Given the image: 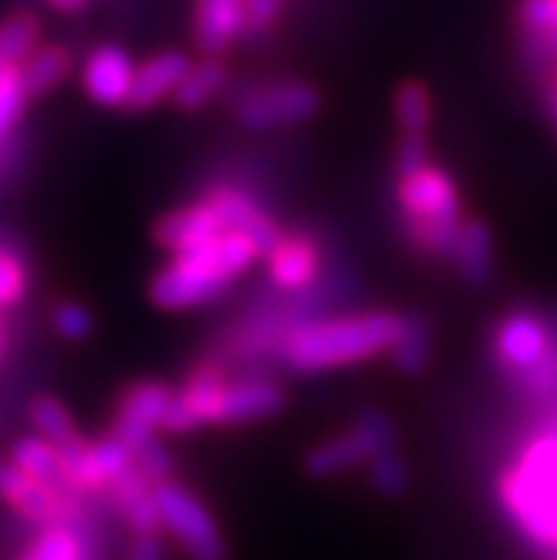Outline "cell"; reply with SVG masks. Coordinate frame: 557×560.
Returning a JSON list of instances; mask_svg holds the SVG:
<instances>
[{
  "label": "cell",
  "instance_id": "cell-6",
  "mask_svg": "<svg viewBox=\"0 0 557 560\" xmlns=\"http://www.w3.org/2000/svg\"><path fill=\"white\" fill-rule=\"evenodd\" d=\"M231 279L219 277L205 265L194 262L190 256L177 254L174 262L165 265L151 279V302L163 311H188V307L208 305L213 299L225 296Z\"/></svg>",
  "mask_w": 557,
  "mask_h": 560
},
{
  "label": "cell",
  "instance_id": "cell-16",
  "mask_svg": "<svg viewBox=\"0 0 557 560\" xmlns=\"http://www.w3.org/2000/svg\"><path fill=\"white\" fill-rule=\"evenodd\" d=\"M245 32V0H197L194 35L208 57L231 49L233 40Z\"/></svg>",
  "mask_w": 557,
  "mask_h": 560
},
{
  "label": "cell",
  "instance_id": "cell-4",
  "mask_svg": "<svg viewBox=\"0 0 557 560\" xmlns=\"http://www.w3.org/2000/svg\"><path fill=\"white\" fill-rule=\"evenodd\" d=\"M154 501L163 526L179 540L190 560H228L225 538L217 521L188 487L171 478L154 483Z\"/></svg>",
  "mask_w": 557,
  "mask_h": 560
},
{
  "label": "cell",
  "instance_id": "cell-30",
  "mask_svg": "<svg viewBox=\"0 0 557 560\" xmlns=\"http://www.w3.org/2000/svg\"><path fill=\"white\" fill-rule=\"evenodd\" d=\"M395 120L404 128V135H423L432 120L430 94L421 83H404L395 92Z\"/></svg>",
  "mask_w": 557,
  "mask_h": 560
},
{
  "label": "cell",
  "instance_id": "cell-31",
  "mask_svg": "<svg viewBox=\"0 0 557 560\" xmlns=\"http://www.w3.org/2000/svg\"><path fill=\"white\" fill-rule=\"evenodd\" d=\"M94 447V458H97V469L103 481H106V490L112 487L117 478H123L128 469L135 467V450L128 447L126 441L120 439L117 433L103 435Z\"/></svg>",
  "mask_w": 557,
  "mask_h": 560
},
{
  "label": "cell",
  "instance_id": "cell-12",
  "mask_svg": "<svg viewBox=\"0 0 557 560\" xmlns=\"http://www.w3.org/2000/svg\"><path fill=\"white\" fill-rule=\"evenodd\" d=\"M222 231H228L225 220L219 217V211L213 208V202L208 197L194 202V206L177 208V211L165 213L163 220L156 222L154 236L163 248L174 250V254H183V250L197 248L211 242L213 236H219Z\"/></svg>",
  "mask_w": 557,
  "mask_h": 560
},
{
  "label": "cell",
  "instance_id": "cell-44",
  "mask_svg": "<svg viewBox=\"0 0 557 560\" xmlns=\"http://www.w3.org/2000/svg\"><path fill=\"white\" fill-rule=\"evenodd\" d=\"M555 108H557V89H555Z\"/></svg>",
  "mask_w": 557,
  "mask_h": 560
},
{
  "label": "cell",
  "instance_id": "cell-20",
  "mask_svg": "<svg viewBox=\"0 0 557 560\" xmlns=\"http://www.w3.org/2000/svg\"><path fill=\"white\" fill-rule=\"evenodd\" d=\"M12 464L18 469H23L26 476L37 478V481L49 483L55 490L66 492V495H74L66 481L63 464H60V453L51 441H46L43 435H26V439H18L12 447Z\"/></svg>",
  "mask_w": 557,
  "mask_h": 560
},
{
  "label": "cell",
  "instance_id": "cell-14",
  "mask_svg": "<svg viewBox=\"0 0 557 560\" xmlns=\"http://www.w3.org/2000/svg\"><path fill=\"white\" fill-rule=\"evenodd\" d=\"M188 69L190 57L179 49H169L149 57L146 63L137 66L135 85H131L126 108H131V112H146V108H154L156 103H163L165 97L177 92V85L183 83Z\"/></svg>",
  "mask_w": 557,
  "mask_h": 560
},
{
  "label": "cell",
  "instance_id": "cell-34",
  "mask_svg": "<svg viewBox=\"0 0 557 560\" xmlns=\"http://www.w3.org/2000/svg\"><path fill=\"white\" fill-rule=\"evenodd\" d=\"M51 325L66 341H83L92 336L94 316L92 311L80 302H60L51 313Z\"/></svg>",
  "mask_w": 557,
  "mask_h": 560
},
{
  "label": "cell",
  "instance_id": "cell-27",
  "mask_svg": "<svg viewBox=\"0 0 557 560\" xmlns=\"http://www.w3.org/2000/svg\"><path fill=\"white\" fill-rule=\"evenodd\" d=\"M37 40H40V21L35 14H12L0 23V60L23 66V60L37 49Z\"/></svg>",
  "mask_w": 557,
  "mask_h": 560
},
{
  "label": "cell",
  "instance_id": "cell-36",
  "mask_svg": "<svg viewBox=\"0 0 557 560\" xmlns=\"http://www.w3.org/2000/svg\"><path fill=\"white\" fill-rule=\"evenodd\" d=\"M135 467L140 469L142 476L149 478L151 483L169 481L174 462H171V453L160 444V439H149L140 450H135Z\"/></svg>",
  "mask_w": 557,
  "mask_h": 560
},
{
  "label": "cell",
  "instance_id": "cell-3",
  "mask_svg": "<svg viewBox=\"0 0 557 560\" xmlns=\"http://www.w3.org/2000/svg\"><path fill=\"white\" fill-rule=\"evenodd\" d=\"M398 208L404 228L418 248L436 256H452L461 231V197L452 177L438 165L398 177Z\"/></svg>",
  "mask_w": 557,
  "mask_h": 560
},
{
  "label": "cell",
  "instance_id": "cell-23",
  "mask_svg": "<svg viewBox=\"0 0 557 560\" xmlns=\"http://www.w3.org/2000/svg\"><path fill=\"white\" fill-rule=\"evenodd\" d=\"M21 71L28 97H43L69 78L71 55L66 46H40L23 60Z\"/></svg>",
  "mask_w": 557,
  "mask_h": 560
},
{
  "label": "cell",
  "instance_id": "cell-13",
  "mask_svg": "<svg viewBox=\"0 0 557 560\" xmlns=\"http://www.w3.org/2000/svg\"><path fill=\"white\" fill-rule=\"evenodd\" d=\"M268 277L279 291L311 288L322 268V250L307 234H282L268 256Z\"/></svg>",
  "mask_w": 557,
  "mask_h": 560
},
{
  "label": "cell",
  "instance_id": "cell-33",
  "mask_svg": "<svg viewBox=\"0 0 557 560\" xmlns=\"http://www.w3.org/2000/svg\"><path fill=\"white\" fill-rule=\"evenodd\" d=\"M353 435L361 441V444H364V450H368L370 458H373L375 453H381V450L395 447V430H393V424H390L387 416H384L381 410L361 412L359 419H356Z\"/></svg>",
  "mask_w": 557,
  "mask_h": 560
},
{
  "label": "cell",
  "instance_id": "cell-21",
  "mask_svg": "<svg viewBox=\"0 0 557 560\" xmlns=\"http://www.w3.org/2000/svg\"><path fill=\"white\" fill-rule=\"evenodd\" d=\"M228 85V66L217 57H205L199 63H190L188 74L183 78V83L177 85V92L171 94L174 103L185 112H199L202 106H208L213 97H217L222 89Z\"/></svg>",
  "mask_w": 557,
  "mask_h": 560
},
{
  "label": "cell",
  "instance_id": "cell-39",
  "mask_svg": "<svg viewBox=\"0 0 557 560\" xmlns=\"http://www.w3.org/2000/svg\"><path fill=\"white\" fill-rule=\"evenodd\" d=\"M521 18L530 32L549 35L552 26H555V3L552 0H523Z\"/></svg>",
  "mask_w": 557,
  "mask_h": 560
},
{
  "label": "cell",
  "instance_id": "cell-18",
  "mask_svg": "<svg viewBox=\"0 0 557 560\" xmlns=\"http://www.w3.org/2000/svg\"><path fill=\"white\" fill-rule=\"evenodd\" d=\"M18 560H94L92 535L80 521L43 526Z\"/></svg>",
  "mask_w": 557,
  "mask_h": 560
},
{
  "label": "cell",
  "instance_id": "cell-29",
  "mask_svg": "<svg viewBox=\"0 0 557 560\" xmlns=\"http://www.w3.org/2000/svg\"><path fill=\"white\" fill-rule=\"evenodd\" d=\"M28 419L35 424L37 435H43L51 444H63L74 433V421H71L69 410H66L63 401H57L55 396H37L28 407Z\"/></svg>",
  "mask_w": 557,
  "mask_h": 560
},
{
  "label": "cell",
  "instance_id": "cell-42",
  "mask_svg": "<svg viewBox=\"0 0 557 560\" xmlns=\"http://www.w3.org/2000/svg\"><path fill=\"white\" fill-rule=\"evenodd\" d=\"M552 3H555V26L549 32V49L557 51V0H552Z\"/></svg>",
  "mask_w": 557,
  "mask_h": 560
},
{
  "label": "cell",
  "instance_id": "cell-9",
  "mask_svg": "<svg viewBox=\"0 0 557 560\" xmlns=\"http://www.w3.org/2000/svg\"><path fill=\"white\" fill-rule=\"evenodd\" d=\"M174 390L165 384L142 382L126 390L120 407H117V421H114V433L120 435L131 450H140L149 439H154L156 430L163 427L165 410Z\"/></svg>",
  "mask_w": 557,
  "mask_h": 560
},
{
  "label": "cell",
  "instance_id": "cell-2",
  "mask_svg": "<svg viewBox=\"0 0 557 560\" xmlns=\"http://www.w3.org/2000/svg\"><path fill=\"white\" fill-rule=\"evenodd\" d=\"M503 510L532 544L557 549V435H541L523 450L498 483Z\"/></svg>",
  "mask_w": 557,
  "mask_h": 560
},
{
  "label": "cell",
  "instance_id": "cell-15",
  "mask_svg": "<svg viewBox=\"0 0 557 560\" xmlns=\"http://www.w3.org/2000/svg\"><path fill=\"white\" fill-rule=\"evenodd\" d=\"M285 396L268 378H245L228 382L219 398L217 424H247V421L270 419L282 410Z\"/></svg>",
  "mask_w": 557,
  "mask_h": 560
},
{
  "label": "cell",
  "instance_id": "cell-19",
  "mask_svg": "<svg viewBox=\"0 0 557 560\" xmlns=\"http://www.w3.org/2000/svg\"><path fill=\"white\" fill-rule=\"evenodd\" d=\"M452 259L461 268V277L466 279L475 288H484V284L492 279V262H495V248L492 236H489V228L480 220H464L461 222L459 240H455V248H452Z\"/></svg>",
  "mask_w": 557,
  "mask_h": 560
},
{
  "label": "cell",
  "instance_id": "cell-43",
  "mask_svg": "<svg viewBox=\"0 0 557 560\" xmlns=\"http://www.w3.org/2000/svg\"><path fill=\"white\" fill-rule=\"evenodd\" d=\"M0 355H3V330H0Z\"/></svg>",
  "mask_w": 557,
  "mask_h": 560
},
{
  "label": "cell",
  "instance_id": "cell-7",
  "mask_svg": "<svg viewBox=\"0 0 557 560\" xmlns=\"http://www.w3.org/2000/svg\"><path fill=\"white\" fill-rule=\"evenodd\" d=\"M0 498L21 512L23 518L32 524L51 526V524H71L80 521V510L74 504V495L55 490L49 483L26 476L14 464L0 467Z\"/></svg>",
  "mask_w": 557,
  "mask_h": 560
},
{
  "label": "cell",
  "instance_id": "cell-38",
  "mask_svg": "<svg viewBox=\"0 0 557 560\" xmlns=\"http://www.w3.org/2000/svg\"><path fill=\"white\" fill-rule=\"evenodd\" d=\"M430 163L427 160V142L423 135H404L398 140V149H395V174L398 177H407V174H416L418 168Z\"/></svg>",
  "mask_w": 557,
  "mask_h": 560
},
{
  "label": "cell",
  "instance_id": "cell-22",
  "mask_svg": "<svg viewBox=\"0 0 557 560\" xmlns=\"http://www.w3.org/2000/svg\"><path fill=\"white\" fill-rule=\"evenodd\" d=\"M225 373L219 368H211V364H202L188 376L183 390L177 393L183 398V405L188 407V412L194 416L197 427L205 424H217V412H219V398H222V390H225Z\"/></svg>",
  "mask_w": 557,
  "mask_h": 560
},
{
  "label": "cell",
  "instance_id": "cell-25",
  "mask_svg": "<svg viewBox=\"0 0 557 560\" xmlns=\"http://www.w3.org/2000/svg\"><path fill=\"white\" fill-rule=\"evenodd\" d=\"M368 458V450L353 433L339 435V439L325 441V444H318V447L304 455V472L311 478H330L339 476L341 469L359 467Z\"/></svg>",
  "mask_w": 557,
  "mask_h": 560
},
{
  "label": "cell",
  "instance_id": "cell-37",
  "mask_svg": "<svg viewBox=\"0 0 557 560\" xmlns=\"http://www.w3.org/2000/svg\"><path fill=\"white\" fill-rule=\"evenodd\" d=\"M285 0H245V32L242 37L265 35L282 14Z\"/></svg>",
  "mask_w": 557,
  "mask_h": 560
},
{
  "label": "cell",
  "instance_id": "cell-10",
  "mask_svg": "<svg viewBox=\"0 0 557 560\" xmlns=\"http://www.w3.org/2000/svg\"><path fill=\"white\" fill-rule=\"evenodd\" d=\"M549 334L532 313H512L495 330V353L509 370L530 373L549 355Z\"/></svg>",
  "mask_w": 557,
  "mask_h": 560
},
{
  "label": "cell",
  "instance_id": "cell-40",
  "mask_svg": "<svg viewBox=\"0 0 557 560\" xmlns=\"http://www.w3.org/2000/svg\"><path fill=\"white\" fill-rule=\"evenodd\" d=\"M128 560H165V544L160 535H140L128 552Z\"/></svg>",
  "mask_w": 557,
  "mask_h": 560
},
{
  "label": "cell",
  "instance_id": "cell-26",
  "mask_svg": "<svg viewBox=\"0 0 557 560\" xmlns=\"http://www.w3.org/2000/svg\"><path fill=\"white\" fill-rule=\"evenodd\" d=\"M57 453H60V464H63L66 481H69L71 492L74 495H89V492L106 490V481L100 476L97 458H94V447L80 435H71L69 441L57 444Z\"/></svg>",
  "mask_w": 557,
  "mask_h": 560
},
{
  "label": "cell",
  "instance_id": "cell-28",
  "mask_svg": "<svg viewBox=\"0 0 557 560\" xmlns=\"http://www.w3.org/2000/svg\"><path fill=\"white\" fill-rule=\"evenodd\" d=\"M26 85H23V71L18 63H3L0 60V149L7 137L12 135L26 108Z\"/></svg>",
  "mask_w": 557,
  "mask_h": 560
},
{
  "label": "cell",
  "instance_id": "cell-5",
  "mask_svg": "<svg viewBox=\"0 0 557 560\" xmlns=\"http://www.w3.org/2000/svg\"><path fill=\"white\" fill-rule=\"evenodd\" d=\"M322 97L311 83L302 80H274L256 83L236 94L233 108L236 120L251 131H274V128L299 126L316 117Z\"/></svg>",
  "mask_w": 557,
  "mask_h": 560
},
{
  "label": "cell",
  "instance_id": "cell-41",
  "mask_svg": "<svg viewBox=\"0 0 557 560\" xmlns=\"http://www.w3.org/2000/svg\"><path fill=\"white\" fill-rule=\"evenodd\" d=\"M57 12H80L89 0H49Z\"/></svg>",
  "mask_w": 557,
  "mask_h": 560
},
{
  "label": "cell",
  "instance_id": "cell-32",
  "mask_svg": "<svg viewBox=\"0 0 557 560\" xmlns=\"http://www.w3.org/2000/svg\"><path fill=\"white\" fill-rule=\"evenodd\" d=\"M368 464L370 481L375 483V490H381L384 495H402V492L407 490V464L402 462V455L395 453V447L381 450V453H375Z\"/></svg>",
  "mask_w": 557,
  "mask_h": 560
},
{
  "label": "cell",
  "instance_id": "cell-8",
  "mask_svg": "<svg viewBox=\"0 0 557 560\" xmlns=\"http://www.w3.org/2000/svg\"><path fill=\"white\" fill-rule=\"evenodd\" d=\"M137 66L126 49L103 43L89 51L83 66V89L85 94L106 108H120L128 103L131 85H135Z\"/></svg>",
  "mask_w": 557,
  "mask_h": 560
},
{
  "label": "cell",
  "instance_id": "cell-1",
  "mask_svg": "<svg viewBox=\"0 0 557 560\" xmlns=\"http://www.w3.org/2000/svg\"><path fill=\"white\" fill-rule=\"evenodd\" d=\"M398 325H402V316L387 311L316 319L288 330L279 345V353H282L285 368L297 373H318V370L359 364L393 348Z\"/></svg>",
  "mask_w": 557,
  "mask_h": 560
},
{
  "label": "cell",
  "instance_id": "cell-17",
  "mask_svg": "<svg viewBox=\"0 0 557 560\" xmlns=\"http://www.w3.org/2000/svg\"><path fill=\"white\" fill-rule=\"evenodd\" d=\"M120 506L123 518L131 526V533L140 538V535H160L163 529V518H160V510H156L154 501V483L142 476L140 469L131 467L123 478L108 487Z\"/></svg>",
  "mask_w": 557,
  "mask_h": 560
},
{
  "label": "cell",
  "instance_id": "cell-11",
  "mask_svg": "<svg viewBox=\"0 0 557 560\" xmlns=\"http://www.w3.org/2000/svg\"><path fill=\"white\" fill-rule=\"evenodd\" d=\"M208 199L213 202V208L219 211V217L225 220L228 231H236V234L247 236L254 242L259 256H268L274 250V245L282 240V231L270 220L268 213L256 206L254 199L242 194L240 188H231V185H217Z\"/></svg>",
  "mask_w": 557,
  "mask_h": 560
},
{
  "label": "cell",
  "instance_id": "cell-24",
  "mask_svg": "<svg viewBox=\"0 0 557 560\" xmlns=\"http://www.w3.org/2000/svg\"><path fill=\"white\" fill-rule=\"evenodd\" d=\"M430 322L423 319L421 313H407V316H402L398 336H395L393 348H390L395 368L407 373V376L421 373L430 364Z\"/></svg>",
  "mask_w": 557,
  "mask_h": 560
},
{
  "label": "cell",
  "instance_id": "cell-35",
  "mask_svg": "<svg viewBox=\"0 0 557 560\" xmlns=\"http://www.w3.org/2000/svg\"><path fill=\"white\" fill-rule=\"evenodd\" d=\"M26 296V268L12 250L0 248V305H18Z\"/></svg>",
  "mask_w": 557,
  "mask_h": 560
}]
</instances>
